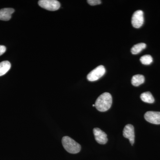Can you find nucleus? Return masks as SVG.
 <instances>
[{"label": "nucleus", "instance_id": "f257e3e1", "mask_svg": "<svg viewBox=\"0 0 160 160\" xmlns=\"http://www.w3.org/2000/svg\"><path fill=\"white\" fill-rule=\"evenodd\" d=\"M112 104V97L109 92H104L98 98L95 104L96 109L100 112L109 110Z\"/></svg>", "mask_w": 160, "mask_h": 160}, {"label": "nucleus", "instance_id": "f03ea898", "mask_svg": "<svg viewBox=\"0 0 160 160\" xmlns=\"http://www.w3.org/2000/svg\"><path fill=\"white\" fill-rule=\"evenodd\" d=\"M62 144L66 151L72 154L78 153L81 149L80 144L69 137H64L62 139Z\"/></svg>", "mask_w": 160, "mask_h": 160}, {"label": "nucleus", "instance_id": "7ed1b4c3", "mask_svg": "<svg viewBox=\"0 0 160 160\" xmlns=\"http://www.w3.org/2000/svg\"><path fill=\"white\" fill-rule=\"evenodd\" d=\"M38 4L42 8L49 11L57 10L61 6L59 2L56 0H40Z\"/></svg>", "mask_w": 160, "mask_h": 160}, {"label": "nucleus", "instance_id": "20e7f679", "mask_svg": "<svg viewBox=\"0 0 160 160\" xmlns=\"http://www.w3.org/2000/svg\"><path fill=\"white\" fill-rule=\"evenodd\" d=\"M106 73V69L104 66L101 65L92 70L87 75L88 81L94 82L99 79Z\"/></svg>", "mask_w": 160, "mask_h": 160}, {"label": "nucleus", "instance_id": "39448f33", "mask_svg": "<svg viewBox=\"0 0 160 160\" xmlns=\"http://www.w3.org/2000/svg\"><path fill=\"white\" fill-rule=\"evenodd\" d=\"M144 13L141 10L135 12L132 18L131 22L132 26L135 28H139L144 23Z\"/></svg>", "mask_w": 160, "mask_h": 160}, {"label": "nucleus", "instance_id": "423d86ee", "mask_svg": "<svg viewBox=\"0 0 160 160\" xmlns=\"http://www.w3.org/2000/svg\"><path fill=\"white\" fill-rule=\"evenodd\" d=\"M144 118L146 121L152 124H160V112H147Z\"/></svg>", "mask_w": 160, "mask_h": 160}, {"label": "nucleus", "instance_id": "0eeeda50", "mask_svg": "<svg viewBox=\"0 0 160 160\" xmlns=\"http://www.w3.org/2000/svg\"><path fill=\"white\" fill-rule=\"evenodd\" d=\"M93 132L95 139L99 144L104 145L107 142L108 138L107 134L102 130L99 128H95L93 129Z\"/></svg>", "mask_w": 160, "mask_h": 160}, {"label": "nucleus", "instance_id": "6e6552de", "mask_svg": "<svg viewBox=\"0 0 160 160\" xmlns=\"http://www.w3.org/2000/svg\"><path fill=\"white\" fill-rule=\"evenodd\" d=\"M123 136L126 138L129 139L130 143L133 145L135 141L134 128L131 124H128L125 126L123 129Z\"/></svg>", "mask_w": 160, "mask_h": 160}, {"label": "nucleus", "instance_id": "1a4fd4ad", "mask_svg": "<svg viewBox=\"0 0 160 160\" xmlns=\"http://www.w3.org/2000/svg\"><path fill=\"white\" fill-rule=\"evenodd\" d=\"M14 9L12 8H4L0 10V20L9 21L11 19L12 14L14 12Z\"/></svg>", "mask_w": 160, "mask_h": 160}, {"label": "nucleus", "instance_id": "9d476101", "mask_svg": "<svg viewBox=\"0 0 160 160\" xmlns=\"http://www.w3.org/2000/svg\"><path fill=\"white\" fill-rule=\"evenodd\" d=\"M145 77L142 75L137 74L133 76L132 78V84L134 86H138L145 82Z\"/></svg>", "mask_w": 160, "mask_h": 160}, {"label": "nucleus", "instance_id": "9b49d317", "mask_svg": "<svg viewBox=\"0 0 160 160\" xmlns=\"http://www.w3.org/2000/svg\"><path fill=\"white\" fill-rule=\"evenodd\" d=\"M11 68V64L9 61H5L0 63V77L6 74Z\"/></svg>", "mask_w": 160, "mask_h": 160}, {"label": "nucleus", "instance_id": "f8f14e48", "mask_svg": "<svg viewBox=\"0 0 160 160\" xmlns=\"http://www.w3.org/2000/svg\"><path fill=\"white\" fill-rule=\"evenodd\" d=\"M141 100L145 102L148 103H153L154 102V98L152 96L151 92H143L141 95Z\"/></svg>", "mask_w": 160, "mask_h": 160}, {"label": "nucleus", "instance_id": "ddd939ff", "mask_svg": "<svg viewBox=\"0 0 160 160\" xmlns=\"http://www.w3.org/2000/svg\"><path fill=\"white\" fill-rule=\"evenodd\" d=\"M146 45L145 43H141L134 45L132 48L131 51L133 54H137L141 52L143 49L146 48Z\"/></svg>", "mask_w": 160, "mask_h": 160}, {"label": "nucleus", "instance_id": "4468645a", "mask_svg": "<svg viewBox=\"0 0 160 160\" xmlns=\"http://www.w3.org/2000/svg\"><path fill=\"white\" fill-rule=\"evenodd\" d=\"M140 61L143 65H149L152 62L153 59L150 55H145L140 58Z\"/></svg>", "mask_w": 160, "mask_h": 160}, {"label": "nucleus", "instance_id": "2eb2a0df", "mask_svg": "<svg viewBox=\"0 0 160 160\" xmlns=\"http://www.w3.org/2000/svg\"><path fill=\"white\" fill-rule=\"evenodd\" d=\"M87 2L91 6H94L101 4L102 1L100 0H88Z\"/></svg>", "mask_w": 160, "mask_h": 160}, {"label": "nucleus", "instance_id": "dca6fc26", "mask_svg": "<svg viewBox=\"0 0 160 160\" xmlns=\"http://www.w3.org/2000/svg\"><path fill=\"white\" fill-rule=\"evenodd\" d=\"M6 46L0 45V56L2 55L3 53H5L6 51Z\"/></svg>", "mask_w": 160, "mask_h": 160}, {"label": "nucleus", "instance_id": "f3484780", "mask_svg": "<svg viewBox=\"0 0 160 160\" xmlns=\"http://www.w3.org/2000/svg\"><path fill=\"white\" fill-rule=\"evenodd\" d=\"M92 106H93V107H94V106H95V105H92Z\"/></svg>", "mask_w": 160, "mask_h": 160}]
</instances>
